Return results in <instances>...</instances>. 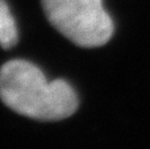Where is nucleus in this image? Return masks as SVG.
Listing matches in <instances>:
<instances>
[{
  "instance_id": "3",
  "label": "nucleus",
  "mask_w": 150,
  "mask_h": 149,
  "mask_svg": "<svg viewBox=\"0 0 150 149\" xmlns=\"http://www.w3.org/2000/svg\"><path fill=\"white\" fill-rule=\"evenodd\" d=\"M17 38V26L9 7L4 0H0V46L9 49L16 45Z\"/></svg>"
},
{
  "instance_id": "1",
  "label": "nucleus",
  "mask_w": 150,
  "mask_h": 149,
  "mask_svg": "<svg viewBox=\"0 0 150 149\" xmlns=\"http://www.w3.org/2000/svg\"><path fill=\"white\" fill-rule=\"evenodd\" d=\"M0 99L15 112L38 120H62L78 108V96L67 82L47 81L38 66L24 60L0 67Z\"/></svg>"
},
{
  "instance_id": "2",
  "label": "nucleus",
  "mask_w": 150,
  "mask_h": 149,
  "mask_svg": "<svg viewBox=\"0 0 150 149\" xmlns=\"http://www.w3.org/2000/svg\"><path fill=\"white\" fill-rule=\"evenodd\" d=\"M49 23L75 45L96 48L113 34V21L103 0H41Z\"/></svg>"
}]
</instances>
